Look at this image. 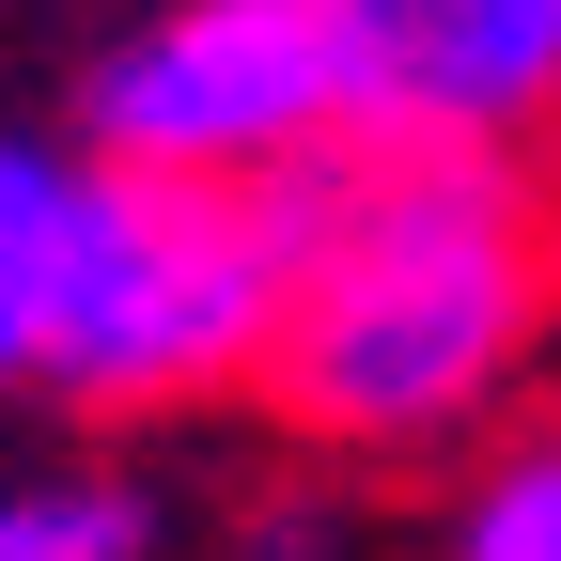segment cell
I'll return each mask as SVG.
<instances>
[{"instance_id":"obj_1","label":"cell","mask_w":561,"mask_h":561,"mask_svg":"<svg viewBox=\"0 0 561 561\" xmlns=\"http://www.w3.org/2000/svg\"><path fill=\"white\" fill-rule=\"evenodd\" d=\"M561 328V157H328L265 421L328 468L483 453Z\"/></svg>"},{"instance_id":"obj_2","label":"cell","mask_w":561,"mask_h":561,"mask_svg":"<svg viewBox=\"0 0 561 561\" xmlns=\"http://www.w3.org/2000/svg\"><path fill=\"white\" fill-rule=\"evenodd\" d=\"M297 312V187H157L79 157V219L47 280L32 390L79 421H203L265 405Z\"/></svg>"},{"instance_id":"obj_3","label":"cell","mask_w":561,"mask_h":561,"mask_svg":"<svg viewBox=\"0 0 561 561\" xmlns=\"http://www.w3.org/2000/svg\"><path fill=\"white\" fill-rule=\"evenodd\" d=\"M79 157L157 187H312L343 157V62L312 0H140L79 62Z\"/></svg>"},{"instance_id":"obj_4","label":"cell","mask_w":561,"mask_h":561,"mask_svg":"<svg viewBox=\"0 0 561 561\" xmlns=\"http://www.w3.org/2000/svg\"><path fill=\"white\" fill-rule=\"evenodd\" d=\"M343 157H561V0H312Z\"/></svg>"},{"instance_id":"obj_5","label":"cell","mask_w":561,"mask_h":561,"mask_svg":"<svg viewBox=\"0 0 561 561\" xmlns=\"http://www.w3.org/2000/svg\"><path fill=\"white\" fill-rule=\"evenodd\" d=\"M0 561H157V483L110 453L0 468Z\"/></svg>"},{"instance_id":"obj_6","label":"cell","mask_w":561,"mask_h":561,"mask_svg":"<svg viewBox=\"0 0 561 561\" xmlns=\"http://www.w3.org/2000/svg\"><path fill=\"white\" fill-rule=\"evenodd\" d=\"M62 219H79V157L0 125V390H32L47 359V280H62Z\"/></svg>"},{"instance_id":"obj_7","label":"cell","mask_w":561,"mask_h":561,"mask_svg":"<svg viewBox=\"0 0 561 561\" xmlns=\"http://www.w3.org/2000/svg\"><path fill=\"white\" fill-rule=\"evenodd\" d=\"M437 561H561V437H483L437 500Z\"/></svg>"}]
</instances>
